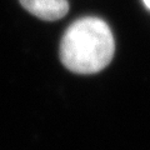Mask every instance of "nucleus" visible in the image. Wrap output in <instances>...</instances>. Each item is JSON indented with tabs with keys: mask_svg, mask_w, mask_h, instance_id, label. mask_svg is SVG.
I'll return each instance as SVG.
<instances>
[{
	"mask_svg": "<svg viewBox=\"0 0 150 150\" xmlns=\"http://www.w3.org/2000/svg\"><path fill=\"white\" fill-rule=\"evenodd\" d=\"M23 8L31 15L45 21H55L69 11L68 0H19Z\"/></svg>",
	"mask_w": 150,
	"mask_h": 150,
	"instance_id": "2",
	"label": "nucleus"
},
{
	"mask_svg": "<svg viewBox=\"0 0 150 150\" xmlns=\"http://www.w3.org/2000/svg\"><path fill=\"white\" fill-rule=\"evenodd\" d=\"M143 3L145 4V6H146L149 10H150V0H143Z\"/></svg>",
	"mask_w": 150,
	"mask_h": 150,
	"instance_id": "3",
	"label": "nucleus"
},
{
	"mask_svg": "<svg viewBox=\"0 0 150 150\" xmlns=\"http://www.w3.org/2000/svg\"><path fill=\"white\" fill-rule=\"evenodd\" d=\"M115 41L109 25L99 18L75 20L60 41L59 56L68 70L89 75L105 69L112 60Z\"/></svg>",
	"mask_w": 150,
	"mask_h": 150,
	"instance_id": "1",
	"label": "nucleus"
}]
</instances>
